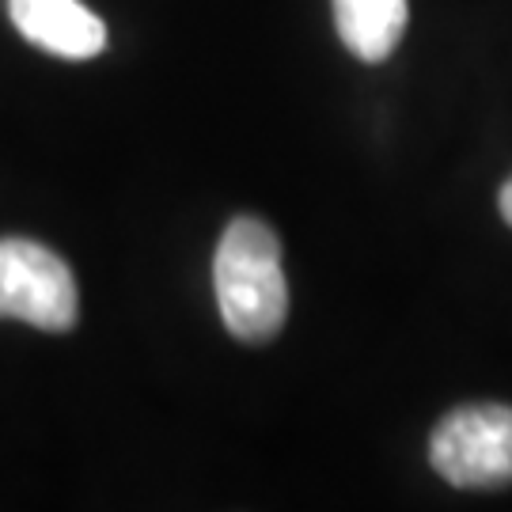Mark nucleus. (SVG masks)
<instances>
[{"mask_svg":"<svg viewBox=\"0 0 512 512\" xmlns=\"http://www.w3.org/2000/svg\"><path fill=\"white\" fill-rule=\"evenodd\" d=\"M213 293L232 338L262 346L281 334L289 315V285L281 243L258 217H236L213 255Z\"/></svg>","mask_w":512,"mask_h":512,"instance_id":"obj_1","label":"nucleus"},{"mask_svg":"<svg viewBox=\"0 0 512 512\" xmlns=\"http://www.w3.org/2000/svg\"><path fill=\"white\" fill-rule=\"evenodd\" d=\"M429 459L459 490H497L512 482V406H459L433 429Z\"/></svg>","mask_w":512,"mask_h":512,"instance_id":"obj_2","label":"nucleus"},{"mask_svg":"<svg viewBox=\"0 0 512 512\" xmlns=\"http://www.w3.org/2000/svg\"><path fill=\"white\" fill-rule=\"evenodd\" d=\"M80 315L73 270L35 239H0V319L38 330H73Z\"/></svg>","mask_w":512,"mask_h":512,"instance_id":"obj_3","label":"nucleus"},{"mask_svg":"<svg viewBox=\"0 0 512 512\" xmlns=\"http://www.w3.org/2000/svg\"><path fill=\"white\" fill-rule=\"evenodd\" d=\"M8 16L31 46L88 61L107 50V23L80 0H8Z\"/></svg>","mask_w":512,"mask_h":512,"instance_id":"obj_4","label":"nucleus"},{"mask_svg":"<svg viewBox=\"0 0 512 512\" xmlns=\"http://www.w3.org/2000/svg\"><path fill=\"white\" fill-rule=\"evenodd\" d=\"M406 0H334V27L349 54L361 61H384L403 42Z\"/></svg>","mask_w":512,"mask_h":512,"instance_id":"obj_5","label":"nucleus"},{"mask_svg":"<svg viewBox=\"0 0 512 512\" xmlns=\"http://www.w3.org/2000/svg\"><path fill=\"white\" fill-rule=\"evenodd\" d=\"M497 209H501V217H505V224L512 228V179L505 186H501V198H497Z\"/></svg>","mask_w":512,"mask_h":512,"instance_id":"obj_6","label":"nucleus"}]
</instances>
